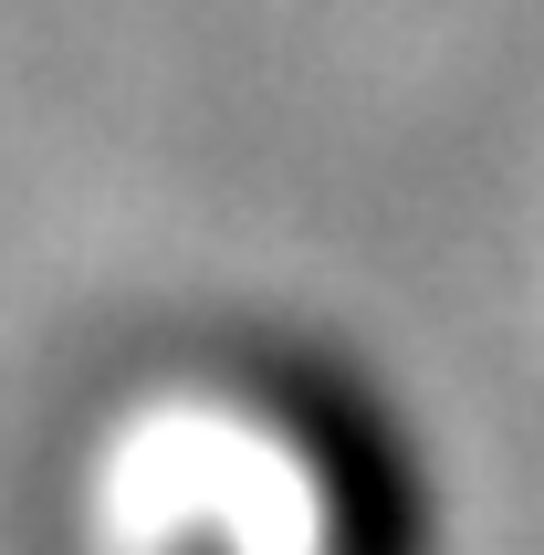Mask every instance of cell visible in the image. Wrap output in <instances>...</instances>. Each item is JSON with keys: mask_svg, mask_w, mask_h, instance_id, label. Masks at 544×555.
I'll list each match as a JSON object with an SVG mask.
<instances>
[{"mask_svg": "<svg viewBox=\"0 0 544 555\" xmlns=\"http://www.w3.org/2000/svg\"><path fill=\"white\" fill-rule=\"evenodd\" d=\"M242 409L262 440L294 462L303 514H314V555H429V482L419 451L398 430V409L366 388L346 357L314 346H251L231 367Z\"/></svg>", "mask_w": 544, "mask_h": 555, "instance_id": "6da1fadb", "label": "cell"}, {"mask_svg": "<svg viewBox=\"0 0 544 555\" xmlns=\"http://www.w3.org/2000/svg\"><path fill=\"white\" fill-rule=\"evenodd\" d=\"M168 555H242V545H231L220 525H179V534H168Z\"/></svg>", "mask_w": 544, "mask_h": 555, "instance_id": "7a4b0ae2", "label": "cell"}]
</instances>
